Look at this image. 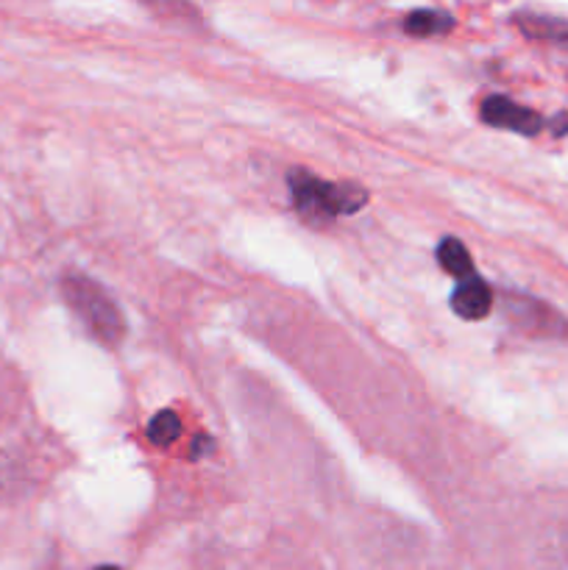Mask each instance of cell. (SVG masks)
I'll use <instances>...</instances> for the list:
<instances>
[{
	"label": "cell",
	"mask_w": 568,
	"mask_h": 570,
	"mask_svg": "<svg viewBox=\"0 0 568 570\" xmlns=\"http://www.w3.org/2000/svg\"><path fill=\"white\" fill-rule=\"evenodd\" d=\"M551 128H555V134H566L568 131V115H557L555 120H551Z\"/></svg>",
	"instance_id": "9"
},
{
	"label": "cell",
	"mask_w": 568,
	"mask_h": 570,
	"mask_svg": "<svg viewBox=\"0 0 568 570\" xmlns=\"http://www.w3.org/2000/svg\"><path fill=\"white\" fill-rule=\"evenodd\" d=\"M438 262L445 267V271L451 273V276L460 278V282H462V278L477 276V273H473L471 254H468L466 245H462L460 239H454V237H445L443 243L438 245Z\"/></svg>",
	"instance_id": "7"
},
{
	"label": "cell",
	"mask_w": 568,
	"mask_h": 570,
	"mask_svg": "<svg viewBox=\"0 0 568 570\" xmlns=\"http://www.w3.org/2000/svg\"><path fill=\"white\" fill-rule=\"evenodd\" d=\"M178 434H182V423H178V417L173 415L170 410H161V412H156L154 417H150V423H148L150 443L170 445L173 440L178 438Z\"/></svg>",
	"instance_id": "8"
},
{
	"label": "cell",
	"mask_w": 568,
	"mask_h": 570,
	"mask_svg": "<svg viewBox=\"0 0 568 570\" xmlns=\"http://www.w3.org/2000/svg\"><path fill=\"white\" fill-rule=\"evenodd\" d=\"M454 28V17L443 9H418L404 20V31L410 37H440V33Z\"/></svg>",
	"instance_id": "5"
},
{
	"label": "cell",
	"mask_w": 568,
	"mask_h": 570,
	"mask_svg": "<svg viewBox=\"0 0 568 570\" xmlns=\"http://www.w3.org/2000/svg\"><path fill=\"white\" fill-rule=\"evenodd\" d=\"M61 295H65L72 315L84 323V328H87L98 343H120L123 334H126V321H123L120 309H117L115 301L106 295L104 287H98L92 278L70 273V276L61 278Z\"/></svg>",
	"instance_id": "1"
},
{
	"label": "cell",
	"mask_w": 568,
	"mask_h": 570,
	"mask_svg": "<svg viewBox=\"0 0 568 570\" xmlns=\"http://www.w3.org/2000/svg\"><path fill=\"white\" fill-rule=\"evenodd\" d=\"M290 193L295 209L306 220H334V217L354 215L368 204V193L356 184H329L306 170L290 173Z\"/></svg>",
	"instance_id": "2"
},
{
	"label": "cell",
	"mask_w": 568,
	"mask_h": 570,
	"mask_svg": "<svg viewBox=\"0 0 568 570\" xmlns=\"http://www.w3.org/2000/svg\"><path fill=\"white\" fill-rule=\"evenodd\" d=\"M95 570H120V568H115V566H100V568H95Z\"/></svg>",
	"instance_id": "10"
},
{
	"label": "cell",
	"mask_w": 568,
	"mask_h": 570,
	"mask_svg": "<svg viewBox=\"0 0 568 570\" xmlns=\"http://www.w3.org/2000/svg\"><path fill=\"white\" fill-rule=\"evenodd\" d=\"M482 120L496 128H510V131L523 134V137H535L546 122L538 111L512 104V100L505 98V95H490V98L484 100Z\"/></svg>",
	"instance_id": "3"
},
{
	"label": "cell",
	"mask_w": 568,
	"mask_h": 570,
	"mask_svg": "<svg viewBox=\"0 0 568 570\" xmlns=\"http://www.w3.org/2000/svg\"><path fill=\"white\" fill-rule=\"evenodd\" d=\"M516 26L521 28L527 37L549 39V42H557V45H562V48H568V22L566 20H551V17H538V14H518Z\"/></svg>",
	"instance_id": "6"
},
{
	"label": "cell",
	"mask_w": 568,
	"mask_h": 570,
	"mask_svg": "<svg viewBox=\"0 0 568 570\" xmlns=\"http://www.w3.org/2000/svg\"><path fill=\"white\" fill-rule=\"evenodd\" d=\"M490 306H493V289L479 276L462 278L454 293H451V309L462 321H482V317H488Z\"/></svg>",
	"instance_id": "4"
}]
</instances>
